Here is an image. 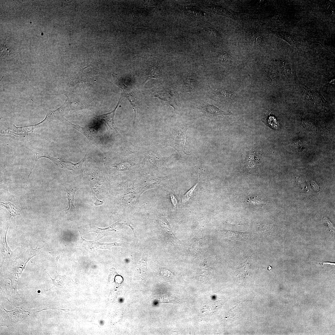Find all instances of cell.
Returning a JSON list of instances; mask_svg holds the SVG:
<instances>
[{"mask_svg":"<svg viewBox=\"0 0 335 335\" xmlns=\"http://www.w3.org/2000/svg\"><path fill=\"white\" fill-rule=\"evenodd\" d=\"M283 66L284 70L285 71V72L288 73V74H290V68L286 62H285L284 63Z\"/></svg>","mask_w":335,"mask_h":335,"instance_id":"obj_24","label":"cell"},{"mask_svg":"<svg viewBox=\"0 0 335 335\" xmlns=\"http://www.w3.org/2000/svg\"><path fill=\"white\" fill-rule=\"evenodd\" d=\"M125 225H126V223H120L117 222L106 228L101 229L96 227V229L95 230L90 232L97 233L98 235L95 239L96 240H98L103 237L116 232L121 229L123 226Z\"/></svg>","mask_w":335,"mask_h":335,"instance_id":"obj_10","label":"cell"},{"mask_svg":"<svg viewBox=\"0 0 335 335\" xmlns=\"http://www.w3.org/2000/svg\"><path fill=\"white\" fill-rule=\"evenodd\" d=\"M199 108L206 116L209 117H224L231 114V113L225 112L216 106L208 104H201L199 105Z\"/></svg>","mask_w":335,"mask_h":335,"instance_id":"obj_9","label":"cell"},{"mask_svg":"<svg viewBox=\"0 0 335 335\" xmlns=\"http://www.w3.org/2000/svg\"><path fill=\"white\" fill-rule=\"evenodd\" d=\"M262 154V151L260 149H254L250 152L247 156L246 161L251 163L250 166L254 167L258 164L261 161Z\"/></svg>","mask_w":335,"mask_h":335,"instance_id":"obj_14","label":"cell"},{"mask_svg":"<svg viewBox=\"0 0 335 335\" xmlns=\"http://www.w3.org/2000/svg\"><path fill=\"white\" fill-rule=\"evenodd\" d=\"M197 77L194 74L188 75L184 81L186 91L188 92L193 90L197 84Z\"/></svg>","mask_w":335,"mask_h":335,"instance_id":"obj_15","label":"cell"},{"mask_svg":"<svg viewBox=\"0 0 335 335\" xmlns=\"http://www.w3.org/2000/svg\"><path fill=\"white\" fill-rule=\"evenodd\" d=\"M47 158H49L53 163L60 168L71 170L76 173H79L82 172V165L87 159V154L82 159L77 163L65 161L59 158H54L49 156H48Z\"/></svg>","mask_w":335,"mask_h":335,"instance_id":"obj_4","label":"cell"},{"mask_svg":"<svg viewBox=\"0 0 335 335\" xmlns=\"http://www.w3.org/2000/svg\"><path fill=\"white\" fill-rule=\"evenodd\" d=\"M79 231L80 233L82 245L87 249L90 251L101 249L110 250L111 248L113 246H121L123 244L122 243H118L117 242L108 243H100L96 240L93 241H87L83 238L80 231L79 230Z\"/></svg>","mask_w":335,"mask_h":335,"instance_id":"obj_5","label":"cell"},{"mask_svg":"<svg viewBox=\"0 0 335 335\" xmlns=\"http://www.w3.org/2000/svg\"><path fill=\"white\" fill-rule=\"evenodd\" d=\"M113 80L116 85L122 90L121 95L129 100L134 111L133 123H134L138 113L139 103L136 97L134 89L129 84L125 83V80L114 74H112Z\"/></svg>","mask_w":335,"mask_h":335,"instance_id":"obj_2","label":"cell"},{"mask_svg":"<svg viewBox=\"0 0 335 335\" xmlns=\"http://www.w3.org/2000/svg\"><path fill=\"white\" fill-rule=\"evenodd\" d=\"M67 192L68 200V208L66 210V212H71L75 208L74 201L75 193L78 189L76 187L66 184L64 185Z\"/></svg>","mask_w":335,"mask_h":335,"instance_id":"obj_13","label":"cell"},{"mask_svg":"<svg viewBox=\"0 0 335 335\" xmlns=\"http://www.w3.org/2000/svg\"><path fill=\"white\" fill-rule=\"evenodd\" d=\"M119 101L115 108L111 112L102 114L96 117L97 120L100 123L105 125L109 131H113L116 133H118L116 128L114 125V117L115 110L120 102L122 100L123 96H121Z\"/></svg>","mask_w":335,"mask_h":335,"instance_id":"obj_8","label":"cell"},{"mask_svg":"<svg viewBox=\"0 0 335 335\" xmlns=\"http://www.w3.org/2000/svg\"><path fill=\"white\" fill-rule=\"evenodd\" d=\"M45 271L46 272V273H47L48 275L52 279V281H53V284H54V285H59V283L60 282V283H61V281H63V279H64V277L63 276H61V275H58V274L56 276V278H55V279H52L50 277V276L47 273V272H46L45 271Z\"/></svg>","mask_w":335,"mask_h":335,"instance_id":"obj_23","label":"cell"},{"mask_svg":"<svg viewBox=\"0 0 335 335\" xmlns=\"http://www.w3.org/2000/svg\"><path fill=\"white\" fill-rule=\"evenodd\" d=\"M223 236L225 238L231 240H242L250 238L251 233L224 230L221 231Z\"/></svg>","mask_w":335,"mask_h":335,"instance_id":"obj_12","label":"cell"},{"mask_svg":"<svg viewBox=\"0 0 335 335\" xmlns=\"http://www.w3.org/2000/svg\"><path fill=\"white\" fill-rule=\"evenodd\" d=\"M249 35V40L251 43L256 45H258L261 43L262 37L257 32L251 33Z\"/></svg>","mask_w":335,"mask_h":335,"instance_id":"obj_20","label":"cell"},{"mask_svg":"<svg viewBox=\"0 0 335 335\" xmlns=\"http://www.w3.org/2000/svg\"><path fill=\"white\" fill-rule=\"evenodd\" d=\"M153 95L160 100L161 106H172L175 112L179 108L180 97L176 87L171 84L161 85L155 90Z\"/></svg>","mask_w":335,"mask_h":335,"instance_id":"obj_1","label":"cell"},{"mask_svg":"<svg viewBox=\"0 0 335 335\" xmlns=\"http://www.w3.org/2000/svg\"><path fill=\"white\" fill-rule=\"evenodd\" d=\"M198 184V183H197L183 195L182 198V202L183 203H185L190 199L193 194L194 191L197 185Z\"/></svg>","mask_w":335,"mask_h":335,"instance_id":"obj_22","label":"cell"},{"mask_svg":"<svg viewBox=\"0 0 335 335\" xmlns=\"http://www.w3.org/2000/svg\"><path fill=\"white\" fill-rule=\"evenodd\" d=\"M148 256V252L144 249L141 258L137 265V270L141 275H144L146 270Z\"/></svg>","mask_w":335,"mask_h":335,"instance_id":"obj_17","label":"cell"},{"mask_svg":"<svg viewBox=\"0 0 335 335\" xmlns=\"http://www.w3.org/2000/svg\"><path fill=\"white\" fill-rule=\"evenodd\" d=\"M161 69L159 66L152 65L148 67L140 76V82L142 86L149 80L159 78L161 76Z\"/></svg>","mask_w":335,"mask_h":335,"instance_id":"obj_11","label":"cell"},{"mask_svg":"<svg viewBox=\"0 0 335 335\" xmlns=\"http://www.w3.org/2000/svg\"><path fill=\"white\" fill-rule=\"evenodd\" d=\"M246 202L247 204L252 206L261 207L266 205L268 201L257 196H251L247 198Z\"/></svg>","mask_w":335,"mask_h":335,"instance_id":"obj_16","label":"cell"},{"mask_svg":"<svg viewBox=\"0 0 335 335\" xmlns=\"http://www.w3.org/2000/svg\"><path fill=\"white\" fill-rule=\"evenodd\" d=\"M159 221L160 226L163 230L167 233L171 238H175V236L173 234L169 223L166 219L164 217H161L159 219Z\"/></svg>","mask_w":335,"mask_h":335,"instance_id":"obj_19","label":"cell"},{"mask_svg":"<svg viewBox=\"0 0 335 335\" xmlns=\"http://www.w3.org/2000/svg\"><path fill=\"white\" fill-rule=\"evenodd\" d=\"M208 82V87L211 99L217 101L229 102L233 101L232 96L235 92L224 89L214 90L210 87Z\"/></svg>","mask_w":335,"mask_h":335,"instance_id":"obj_6","label":"cell"},{"mask_svg":"<svg viewBox=\"0 0 335 335\" xmlns=\"http://www.w3.org/2000/svg\"><path fill=\"white\" fill-rule=\"evenodd\" d=\"M103 203L102 201H100L99 200L97 199L95 203H94L95 205L97 206L101 205Z\"/></svg>","mask_w":335,"mask_h":335,"instance_id":"obj_26","label":"cell"},{"mask_svg":"<svg viewBox=\"0 0 335 335\" xmlns=\"http://www.w3.org/2000/svg\"><path fill=\"white\" fill-rule=\"evenodd\" d=\"M187 129L184 127L175 128L170 138V146L181 154H189L186 153L185 150L188 137L186 134Z\"/></svg>","mask_w":335,"mask_h":335,"instance_id":"obj_3","label":"cell"},{"mask_svg":"<svg viewBox=\"0 0 335 335\" xmlns=\"http://www.w3.org/2000/svg\"><path fill=\"white\" fill-rule=\"evenodd\" d=\"M68 122L73 128L83 133L91 143L96 145L99 144L98 133L95 129L91 127H82L69 121Z\"/></svg>","mask_w":335,"mask_h":335,"instance_id":"obj_7","label":"cell"},{"mask_svg":"<svg viewBox=\"0 0 335 335\" xmlns=\"http://www.w3.org/2000/svg\"><path fill=\"white\" fill-rule=\"evenodd\" d=\"M218 60L221 63L224 64H228L232 60V56L227 53H222L219 55Z\"/></svg>","mask_w":335,"mask_h":335,"instance_id":"obj_21","label":"cell"},{"mask_svg":"<svg viewBox=\"0 0 335 335\" xmlns=\"http://www.w3.org/2000/svg\"><path fill=\"white\" fill-rule=\"evenodd\" d=\"M271 267H270V266H269V267H268V269L269 270H271Z\"/></svg>","mask_w":335,"mask_h":335,"instance_id":"obj_27","label":"cell"},{"mask_svg":"<svg viewBox=\"0 0 335 335\" xmlns=\"http://www.w3.org/2000/svg\"><path fill=\"white\" fill-rule=\"evenodd\" d=\"M1 206L6 208L7 210V219L11 217L20 215V214L16 206L10 202L6 203L1 202L0 203Z\"/></svg>","mask_w":335,"mask_h":335,"instance_id":"obj_18","label":"cell"},{"mask_svg":"<svg viewBox=\"0 0 335 335\" xmlns=\"http://www.w3.org/2000/svg\"><path fill=\"white\" fill-rule=\"evenodd\" d=\"M170 196L172 202L173 206L175 207H176L177 204V201L176 199L175 196L172 194H171Z\"/></svg>","mask_w":335,"mask_h":335,"instance_id":"obj_25","label":"cell"}]
</instances>
